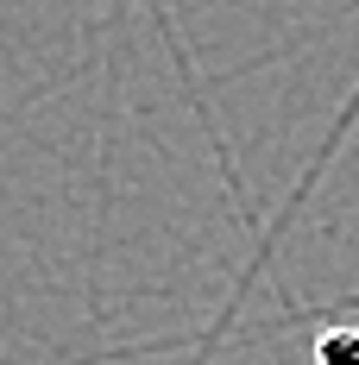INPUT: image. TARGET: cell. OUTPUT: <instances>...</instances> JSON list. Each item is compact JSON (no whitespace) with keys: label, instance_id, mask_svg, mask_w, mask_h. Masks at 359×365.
Here are the masks:
<instances>
[{"label":"cell","instance_id":"cell-1","mask_svg":"<svg viewBox=\"0 0 359 365\" xmlns=\"http://www.w3.org/2000/svg\"><path fill=\"white\" fill-rule=\"evenodd\" d=\"M322 365H359V334H328L322 340Z\"/></svg>","mask_w":359,"mask_h":365}]
</instances>
